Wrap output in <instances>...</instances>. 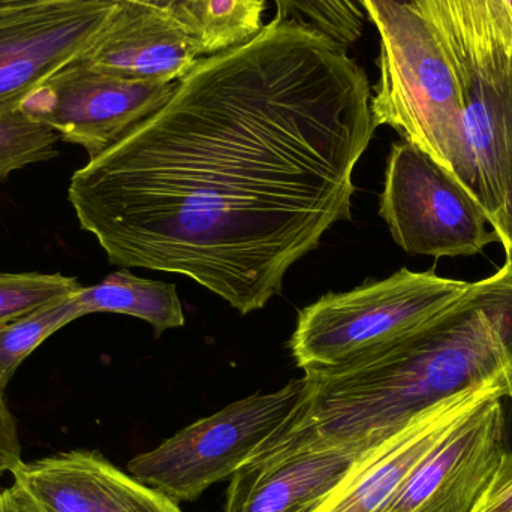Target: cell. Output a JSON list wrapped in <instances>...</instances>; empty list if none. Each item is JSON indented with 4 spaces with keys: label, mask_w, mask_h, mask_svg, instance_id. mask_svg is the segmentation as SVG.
<instances>
[{
    "label": "cell",
    "mask_w": 512,
    "mask_h": 512,
    "mask_svg": "<svg viewBox=\"0 0 512 512\" xmlns=\"http://www.w3.org/2000/svg\"><path fill=\"white\" fill-rule=\"evenodd\" d=\"M376 128L349 48L274 15L75 171L69 203L111 264L182 274L249 315L352 218Z\"/></svg>",
    "instance_id": "obj_1"
},
{
    "label": "cell",
    "mask_w": 512,
    "mask_h": 512,
    "mask_svg": "<svg viewBox=\"0 0 512 512\" xmlns=\"http://www.w3.org/2000/svg\"><path fill=\"white\" fill-rule=\"evenodd\" d=\"M512 375V256L453 306L333 366L304 370L297 411L261 454L378 444L448 397Z\"/></svg>",
    "instance_id": "obj_2"
},
{
    "label": "cell",
    "mask_w": 512,
    "mask_h": 512,
    "mask_svg": "<svg viewBox=\"0 0 512 512\" xmlns=\"http://www.w3.org/2000/svg\"><path fill=\"white\" fill-rule=\"evenodd\" d=\"M363 5L381 39L372 93L375 125L396 129L465 186L457 75L406 0H363Z\"/></svg>",
    "instance_id": "obj_3"
},
{
    "label": "cell",
    "mask_w": 512,
    "mask_h": 512,
    "mask_svg": "<svg viewBox=\"0 0 512 512\" xmlns=\"http://www.w3.org/2000/svg\"><path fill=\"white\" fill-rule=\"evenodd\" d=\"M471 286L402 268L387 279L330 292L300 310L289 349L300 369L333 366L430 321Z\"/></svg>",
    "instance_id": "obj_4"
},
{
    "label": "cell",
    "mask_w": 512,
    "mask_h": 512,
    "mask_svg": "<svg viewBox=\"0 0 512 512\" xmlns=\"http://www.w3.org/2000/svg\"><path fill=\"white\" fill-rule=\"evenodd\" d=\"M303 378L273 393L237 400L137 454L128 472L174 502H194L210 487L230 481L286 426L303 397Z\"/></svg>",
    "instance_id": "obj_5"
},
{
    "label": "cell",
    "mask_w": 512,
    "mask_h": 512,
    "mask_svg": "<svg viewBox=\"0 0 512 512\" xmlns=\"http://www.w3.org/2000/svg\"><path fill=\"white\" fill-rule=\"evenodd\" d=\"M379 216L408 254L471 256L499 242L477 198L405 140L388 155Z\"/></svg>",
    "instance_id": "obj_6"
},
{
    "label": "cell",
    "mask_w": 512,
    "mask_h": 512,
    "mask_svg": "<svg viewBox=\"0 0 512 512\" xmlns=\"http://www.w3.org/2000/svg\"><path fill=\"white\" fill-rule=\"evenodd\" d=\"M120 9L116 0H0V116L83 62Z\"/></svg>",
    "instance_id": "obj_7"
},
{
    "label": "cell",
    "mask_w": 512,
    "mask_h": 512,
    "mask_svg": "<svg viewBox=\"0 0 512 512\" xmlns=\"http://www.w3.org/2000/svg\"><path fill=\"white\" fill-rule=\"evenodd\" d=\"M177 83L132 80L78 62L50 78L20 110L92 159L164 107Z\"/></svg>",
    "instance_id": "obj_8"
},
{
    "label": "cell",
    "mask_w": 512,
    "mask_h": 512,
    "mask_svg": "<svg viewBox=\"0 0 512 512\" xmlns=\"http://www.w3.org/2000/svg\"><path fill=\"white\" fill-rule=\"evenodd\" d=\"M512 400V375L490 379L442 400L364 450L312 512H385L426 454L490 397Z\"/></svg>",
    "instance_id": "obj_9"
},
{
    "label": "cell",
    "mask_w": 512,
    "mask_h": 512,
    "mask_svg": "<svg viewBox=\"0 0 512 512\" xmlns=\"http://www.w3.org/2000/svg\"><path fill=\"white\" fill-rule=\"evenodd\" d=\"M505 394L459 421L409 475L385 512H471L507 445Z\"/></svg>",
    "instance_id": "obj_10"
},
{
    "label": "cell",
    "mask_w": 512,
    "mask_h": 512,
    "mask_svg": "<svg viewBox=\"0 0 512 512\" xmlns=\"http://www.w3.org/2000/svg\"><path fill=\"white\" fill-rule=\"evenodd\" d=\"M11 475L12 487L33 512H183L95 450L23 460Z\"/></svg>",
    "instance_id": "obj_11"
},
{
    "label": "cell",
    "mask_w": 512,
    "mask_h": 512,
    "mask_svg": "<svg viewBox=\"0 0 512 512\" xmlns=\"http://www.w3.org/2000/svg\"><path fill=\"white\" fill-rule=\"evenodd\" d=\"M463 180L492 219L512 192V59L460 78Z\"/></svg>",
    "instance_id": "obj_12"
},
{
    "label": "cell",
    "mask_w": 512,
    "mask_h": 512,
    "mask_svg": "<svg viewBox=\"0 0 512 512\" xmlns=\"http://www.w3.org/2000/svg\"><path fill=\"white\" fill-rule=\"evenodd\" d=\"M364 450L325 448L256 456L231 478L224 512H312Z\"/></svg>",
    "instance_id": "obj_13"
},
{
    "label": "cell",
    "mask_w": 512,
    "mask_h": 512,
    "mask_svg": "<svg viewBox=\"0 0 512 512\" xmlns=\"http://www.w3.org/2000/svg\"><path fill=\"white\" fill-rule=\"evenodd\" d=\"M201 59L200 48L173 15L122 2L113 26L83 62L132 80L177 83Z\"/></svg>",
    "instance_id": "obj_14"
},
{
    "label": "cell",
    "mask_w": 512,
    "mask_h": 512,
    "mask_svg": "<svg viewBox=\"0 0 512 512\" xmlns=\"http://www.w3.org/2000/svg\"><path fill=\"white\" fill-rule=\"evenodd\" d=\"M457 80L512 59V0H406Z\"/></svg>",
    "instance_id": "obj_15"
},
{
    "label": "cell",
    "mask_w": 512,
    "mask_h": 512,
    "mask_svg": "<svg viewBox=\"0 0 512 512\" xmlns=\"http://www.w3.org/2000/svg\"><path fill=\"white\" fill-rule=\"evenodd\" d=\"M74 298L86 315L108 312L134 316L152 325L156 336L186 322L176 286L135 276L129 268L108 274L96 285L83 286Z\"/></svg>",
    "instance_id": "obj_16"
},
{
    "label": "cell",
    "mask_w": 512,
    "mask_h": 512,
    "mask_svg": "<svg viewBox=\"0 0 512 512\" xmlns=\"http://www.w3.org/2000/svg\"><path fill=\"white\" fill-rule=\"evenodd\" d=\"M153 6L173 15L194 39L201 56L228 50L264 27L267 0H116Z\"/></svg>",
    "instance_id": "obj_17"
},
{
    "label": "cell",
    "mask_w": 512,
    "mask_h": 512,
    "mask_svg": "<svg viewBox=\"0 0 512 512\" xmlns=\"http://www.w3.org/2000/svg\"><path fill=\"white\" fill-rule=\"evenodd\" d=\"M83 316L86 313L71 297L0 325V390L5 391L20 364L42 342Z\"/></svg>",
    "instance_id": "obj_18"
},
{
    "label": "cell",
    "mask_w": 512,
    "mask_h": 512,
    "mask_svg": "<svg viewBox=\"0 0 512 512\" xmlns=\"http://www.w3.org/2000/svg\"><path fill=\"white\" fill-rule=\"evenodd\" d=\"M83 288L63 274L3 273L0 271V325L29 315L41 307L74 297Z\"/></svg>",
    "instance_id": "obj_19"
},
{
    "label": "cell",
    "mask_w": 512,
    "mask_h": 512,
    "mask_svg": "<svg viewBox=\"0 0 512 512\" xmlns=\"http://www.w3.org/2000/svg\"><path fill=\"white\" fill-rule=\"evenodd\" d=\"M59 140L53 129L33 122L21 110L0 116V182L27 165L56 158Z\"/></svg>",
    "instance_id": "obj_20"
},
{
    "label": "cell",
    "mask_w": 512,
    "mask_h": 512,
    "mask_svg": "<svg viewBox=\"0 0 512 512\" xmlns=\"http://www.w3.org/2000/svg\"><path fill=\"white\" fill-rule=\"evenodd\" d=\"M471 512H512V450L505 451L492 481Z\"/></svg>",
    "instance_id": "obj_21"
},
{
    "label": "cell",
    "mask_w": 512,
    "mask_h": 512,
    "mask_svg": "<svg viewBox=\"0 0 512 512\" xmlns=\"http://www.w3.org/2000/svg\"><path fill=\"white\" fill-rule=\"evenodd\" d=\"M23 462V448L17 432V423L6 402L5 391L0 390V472L11 474Z\"/></svg>",
    "instance_id": "obj_22"
},
{
    "label": "cell",
    "mask_w": 512,
    "mask_h": 512,
    "mask_svg": "<svg viewBox=\"0 0 512 512\" xmlns=\"http://www.w3.org/2000/svg\"><path fill=\"white\" fill-rule=\"evenodd\" d=\"M490 225L498 234L507 255L512 256V192L504 207L490 219Z\"/></svg>",
    "instance_id": "obj_23"
},
{
    "label": "cell",
    "mask_w": 512,
    "mask_h": 512,
    "mask_svg": "<svg viewBox=\"0 0 512 512\" xmlns=\"http://www.w3.org/2000/svg\"><path fill=\"white\" fill-rule=\"evenodd\" d=\"M0 512H33L14 487H0Z\"/></svg>",
    "instance_id": "obj_24"
},
{
    "label": "cell",
    "mask_w": 512,
    "mask_h": 512,
    "mask_svg": "<svg viewBox=\"0 0 512 512\" xmlns=\"http://www.w3.org/2000/svg\"><path fill=\"white\" fill-rule=\"evenodd\" d=\"M507 445L508 448H510V445L512 447V400L510 411L507 412Z\"/></svg>",
    "instance_id": "obj_25"
},
{
    "label": "cell",
    "mask_w": 512,
    "mask_h": 512,
    "mask_svg": "<svg viewBox=\"0 0 512 512\" xmlns=\"http://www.w3.org/2000/svg\"><path fill=\"white\" fill-rule=\"evenodd\" d=\"M2 475H3L2 472H0V477H2Z\"/></svg>",
    "instance_id": "obj_26"
}]
</instances>
